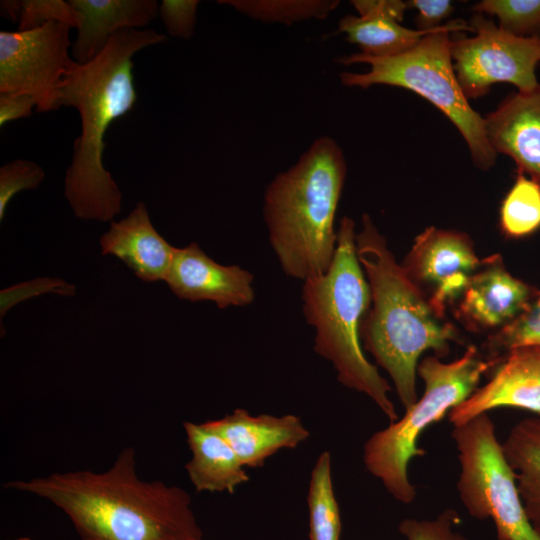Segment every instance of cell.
Wrapping results in <instances>:
<instances>
[{
  "instance_id": "cell-1",
  "label": "cell",
  "mask_w": 540,
  "mask_h": 540,
  "mask_svg": "<svg viewBox=\"0 0 540 540\" xmlns=\"http://www.w3.org/2000/svg\"><path fill=\"white\" fill-rule=\"evenodd\" d=\"M6 488L39 496L61 509L81 540H187L202 531L191 497L178 486L143 481L133 447L103 472H56L10 481Z\"/></svg>"
},
{
  "instance_id": "cell-2",
  "label": "cell",
  "mask_w": 540,
  "mask_h": 540,
  "mask_svg": "<svg viewBox=\"0 0 540 540\" xmlns=\"http://www.w3.org/2000/svg\"><path fill=\"white\" fill-rule=\"evenodd\" d=\"M166 41L152 29L120 30L95 58L77 64L63 81L59 107H75L81 119L64 182V196L80 219L112 222L121 211L122 193L103 166L104 135L137 101L133 56Z\"/></svg>"
},
{
  "instance_id": "cell-3",
  "label": "cell",
  "mask_w": 540,
  "mask_h": 540,
  "mask_svg": "<svg viewBox=\"0 0 540 540\" xmlns=\"http://www.w3.org/2000/svg\"><path fill=\"white\" fill-rule=\"evenodd\" d=\"M361 224L355 237L356 253L371 293L361 324V343L388 373L406 410L418 400L416 374L421 354L431 349L438 358L444 357L450 342H461V338L408 278L368 214L362 215Z\"/></svg>"
},
{
  "instance_id": "cell-4",
  "label": "cell",
  "mask_w": 540,
  "mask_h": 540,
  "mask_svg": "<svg viewBox=\"0 0 540 540\" xmlns=\"http://www.w3.org/2000/svg\"><path fill=\"white\" fill-rule=\"evenodd\" d=\"M347 175L340 145L315 139L263 195V219L270 246L288 277L305 281L325 273L337 247L335 217Z\"/></svg>"
},
{
  "instance_id": "cell-5",
  "label": "cell",
  "mask_w": 540,
  "mask_h": 540,
  "mask_svg": "<svg viewBox=\"0 0 540 540\" xmlns=\"http://www.w3.org/2000/svg\"><path fill=\"white\" fill-rule=\"evenodd\" d=\"M355 237L354 220L344 216L329 269L303 282L302 313L314 330V351L331 363L339 383L369 397L391 423L399 418L391 386L365 356L360 338L371 293Z\"/></svg>"
},
{
  "instance_id": "cell-6",
  "label": "cell",
  "mask_w": 540,
  "mask_h": 540,
  "mask_svg": "<svg viewBox=\"0 0 540 540\" xmlns=\"http://www.w3.org/2000/svg\"><path fill=\"white\" fill-rule=\"evenodd\" d=\"M472 32L462 19L451 20L423 37L409 51L391 57H371L360 52L341 57L342 65L367 64L363 73L339 74L347 87L395 86L410 90L433 104L458 129L465 140L473 164L487 171L497 159L485 130V121L468 102L454 71L451 56L452 34Z\"/></svg>"
},
{
  "instance_id": "cell-7",
  "label": "cell",
  "mask_w": 540,
  "mask_h": 540,
  "mask_svg": "<svg viewBox=\"0 0 540 540\" xmlns=\"http://www.w3.org/2000/svg\"><path fill=\"white\" fill-rule=\"evenodd\" d=\"M495 365L494 360L482 358L474 345L452 362L428 356L418 364L417 373L425 385L422 397L401 418L373 433L363 447L366 470L395 500L410 504L417 495L408 466L412 458L425 455L418 445L420 435L466 400Z\"/></svg>"
},
{
  "instance_id": "cell-8",
  "label": "cell",
  "mask_w": 540,
  "mask_h": 540,
  "mask_svg": "<svg viewBox=\"0 0 540 540\" xmlns=\"http://www.w3.org/2000/svg\"><path fill=\"white\" fill-rule=\"evenodd\" d=\"M451 435L460 464L457 490L467 512L478 520L491 519L497 540H540L488 413L454 426Z\"/></svg>"
},
{
  "instance_id": "cell-9",
  "label": "cell",
  "mask_w": 540,
  "mask_h": 540,
  "mask_svg": "<svg viewBox=\"0 0 540 540\" xmlns=\"http://www.w3.org/2000/svg\"><path fill=\"white\" fill-rule=\"evenodd\" d=\"M468 24L474 35L453 33L451 44L454 71L468 99L486 95L497 83L512 84L518 92L538 87L540 36H515L482 13H474Z\"/></svg>"
},
{
  "instance_id": "cell-10",
  "label": "cell",
  "mask_w": 540,
  "mask_h": 540,
  "mask_svg": "<svg viewBox=\"0 0 540 540\" xmlns=\"http://www.w3.org/2000/svg\"><path fill=\"white\" fill-rule=\"evenodd\" d=\"M71 27L49 22L26 31H0V93L32 96L38 112L59 107L60 89L78 63L69 55Z\"/></svg>"
},
{
  "instance_id": "cell-11",
  "label": "cell",
  "mask_w": 540,
  "mask_h": 540,
  "mask_svg": "<svg viewBox=\"0 0 540 540\" xmlns=\"http://www.w3.org/2000/svg\"><path fill=\"white\" fill-rule=\"evenodd\" d=\"M481 264L467 234L431 226L416 236L401 266L444 319L447 306L461 298Z\"/></svg>"
},
{
  "instance_id": "cell-12",
  "label": "cell",
  "mask_w": 540,
  "mask_h": 540,
  "mask_svg": "<svg viewBox=\"0 0 540 540\" xmlns=\"http://www.w3.org/2000/svg\"><path fill=\"white\" fill-rule=\"evenodd\" d=\"M179 299L210 301L220 309L254 302V275L239 265H222L192 242L177 248L165 279Z\"/></svg>"
},
{
  "instance_id": "cell-13",
  "label": "cell",
  "mask_w": 540,
  "mask_h": 540,
  "mask_svg": "<svg viewBox=\"0 0 540 540\" xmlns=\"http://www.w3.org/2000/svg\"><path fill=\"white\" fill-rule=\"evenodd\" d=\"M489 381L448 413L453 426L496 408L540 415V346H523L498 357Z\"/></svg>"
},
{
  "instance_id": "cell-14",
  "label": "cell",
  "mask_w": 540,
  "mask_h": 540,
  "mask_svg": "<svg viewBox=\"0 0 540 540\" xmlns=\"http://www.w3.org/2000/svg\"><path fill=\"white\" fill-rule=\"evenodd\" d=\"M537 291L508 272L501 255L494 254L472 276L458 316L470 330H499L524 311Z\"/></svg>"
},
{
  "instance_id": "cell-15",
  "label": "cell",
  "mask_w": 540,
  "mask_h": 540,
  "mask_svg": "<svg viewBox=\"0 0 540 540\" xmlns=\"http://www.w3.org/2000/svg\"><path fill=\"white\" fill-rule=\"evenodd\" d=\"M203 424L220 434L232 447L243 466L261 467L283 449H295L310 437L300 417L294 414L252 415L243 408Z\"/></svg>"
},
{
  "instance_id": "cell-16",
  "label": "cell",
  "mask_w": 540,
  "mask_h": 540,
  "mask_svg": "<svg viewBox=\"0 0 540 540\" xmlns=\"http://www.w3.org/2000/svg\"><path fill=\"white\" fill-rule=\"evenodd\" d=\"M484 121L497 155L510 157L518 172L540 183V84L533 91L507 95Z\"/></svg>"
},
{
  "instance_id": "cell-17",
  "label": "cell",
  "mask_w": 540,
  "mask_h": 540,
  "mask_svg": "<svg viewBox=\"0 0 540 540\" xmlns=\"http://www.w3.org/2000/svg\"><path fill=\"white\" fill-rule=\"evenodd\" d=\"M99 243L102 255L117 257L144 282L165 281L176 251L154 228L143 202L110 222Z\"/></svg>"
},
{
  "instance_id": "cell-18",
  "label": "cell",
  "mask_w": 540,
  "mask_h": 540,
  "mask_svg": "<svg viewBox=\"0 0 540 540\" xmlns=\"http://www.w3.org/2000/svg\"><path fill=\"white\" fill-rule=\"evenodd\" d=\"M80 16L72 55L78 64L95 58L118 31L141 28L154 20L159 12L155 0H70Z\"/></svg>"
},
{
  "instance_id": "cell-19",
  "label": "cell",
  "mask_w": 540,
  "mask_h": 540,
  "mask_svg": "<svg viewBox=\"0 0 540 540\" xmlns=\"http://www.w3.org/2000/svg\"><path fill=\"white\" fill-rule=\"evenodd\" d=\"M183 427L192 453L185 469L197 492L233 494L250 480L237 454L220 434L203 423L186 421Z\"/></svg>"
},
{
  "instance_id": "cell-20",
  "label": "cell",
  "mask_w": 540,
  "mask_h": 540,
  "mask_svg": "<svg viewBox=\"0 0 540 540\" xmlns=\"http://www.w3.org/2000/svg\"><path fill=\"white\" fill-rule=\"evenodd\" d=\"M501 445L526 515L540 534V415L518 421Z\"/></svg>"
},
{
  "instance_id": "cell-21",
  "label": "cell",
  "mask_w": 540,
  "mask_h": 540,
  "mask_svg": "<svg viewBox=\"0 0 540 540\" xmlns=\"http://www.w3.org/2000/svg\"><path fill=\"white\" fill-rule=\"evenodd\" d=\"M437 29L419 31L406 28L397 20L381 15L348 14L338 23V31L345 34L349 43L358 46L360 53L379 58L405 53Z\"/></svg>"
},
{
  "instance_id": "cell-22",
  "label": "cell",
  "mask_w": 540,
  "mask_h": 540,
  "mask_svg": "<svg viewBox=\"0 0 540 540\" xmlns=\"http://www.w3.org/2000/svg\"><path fill=\"white\" fill-rule=\"evenodd\" d=\"M331 462L330 453L323 451L311 470L307 493L310 540H340L342 524Z\"/></svg>"
},
{
  "instance_id": "cell-23",
  "label": "cell",
  "mask_w": 540,
  "mask_h": 540,
  "mask_svg": "<svg viewBox=\"0 0 540 540\" xmlns=\"http://www.w3.org/2000/svg\"><path fill=\"white\" fill-rule=\"evenodd\" d=\"M250 19L263 23L291 25L297 22L326 19L340 4L339 0H221Z\"/></svg>"
},
{
  "instance_id": "cell-24",
  "label": "cell",
  "mask_w": 540,
  "mask_h": 540,
  "mask_svg": "<svg viewBox=\"0 0 540 540\" xmlns=\"http://www.w3.org/2000/svg\"><path fill=\"white\" fill-rule=\"evenodd\" d=\"M500 227L511 238L528 236L540 228V183L517 171L500 207Z\"/></svg>"
},
{
  "instance_id": "cell-25",
  "label": "cell",
  "mask_w": 540,
  "mask_h": 540,
  "mask_svg": "<svg viewBox=\"0 0 540 540\" xmlns=\"http://www.w3.org/2000/svg\"><path fill=\"white\" fill-rule=\"evenodd\" d=\"M523 346H540V291H537L522 313L494 332L485 344L488 359L491 360Z\"/></svg>"
},
{
  "instance_id": "cell-26",
  "label": "cell",
  "mask_w": 540,
  "mask_h": 540,
  "mask_svg": "<svg viewBox=\"0 0 540 540\" xmlns=\"http://www.w3.org/2000/svg\"><path fill=\"white\" fill-rule=\"evenodd\" d=\"M472 10L496 16L498 26L515 36H540V0H482Z\"/></svg>"
},
{
  "instance_id": "cell-27",
  "label": "cell",
  "mask_w": 540,
  "mask_h": 540,
  "mask_svg": "<svg viewBox=\"0 0 540 540\" xmlns=\"http://www.w3.org/2000/svg\"><path fill=\"white\" fill-rule=\"evenodd\" d=\"M44 178V170L33 161L16 159L4 164L0 168V220L18 192L36 189Z\"/></svg>"
},
{
  "instance_id": "cell-28",
  "label": "cell",
  "mask_w": 540,
  "mask_h": 540,
  "mask_svg": "<svg viewBox=\"0 0 540 540\" xmlns=\"http://www.w3.org/2000/svg\"><path fill=\"white\" fill-rule=\"evenodd\" d=\"M459 523V514L446 509L433 519H403L398 531L406 540H469L456 530Z\"/></svg>"
},
{
  "instance_id": "cell-29",
  "label": "cell",
  "mask_w": 540,
  "mask_h": 540,
  "mask_svg": "<svg viewBox=\"0 0 540 540\" xmlns=\"http://www.w3.org/2000/svg\"><path fill=\"white\" fill-rule=\"evenodd\" d=\"M49 22H61L78 28L80 16L68 1L26 0L21 1L19 31L38 28Z\"/></svg>"
},
{
  "instance_id": "cell-30",
  "label": "cell",
  "mask_w": 540,
  "mask_h": 540,
  "mask_svg": "<svg viewBox=\"0 0 540 540\" xmlns=\"http://www.w3.org/2000/svg\"><path fill=\"white\" fill-rule=\"evenodd\" d=\"M197 0H163L159 15L168 34L179 39H190L197 22Z\"/></svg>"
},
{
  "instance_id": "cell-31",
  "label": "cell",
  "mask_w": 540,
  "mask_h": 540,
  "mask_svg": "<svg viewBox=\"0 0 540 540\" xmlns=\"http://www.w3.org/2000/svg\"><path fill=\"white\" fill-rule=\"evenodd\" d=\"M75 286L56 278H37L29 282L17 284L1 291V319L9 308L27 298L43 293L74 295Z\"/></svg>"
},
{
  "instance_id": "cell-32",
  "label": "cell",
  "mask_w": 540,
  "mask_h": 540,
  "mask_svg": "<svg viewBox=\"0 0 540 540\" xmlns=\"http://www.w3.org/2000/svg\"><path fill=\"white\" fill-rule=\"evenodd\" d=\"M409 8L417 11L415 25L419 31H432L440 26L454 11L450 0H411L407 1Z\"/></svg>"
},
{
  "instance_id": "cell-33",
  "label": "cell",
  "mask_w": 540,
  "mask_h": 540,
  "mask_svg": "<svg viewBox=\"0 0 540 540\" xmlns=\"http://www.w3.org/2000/svg\"><path fill=\"white\" fill-rule=\"evenodd\" d=\"M35 106V99L28 94L1 92L0 127L13 120L30 117Z\"/></svg>"
},
{
  "instance_id": "cell-34",
  "label": "cell",
  "mask_w": 540,
  "mask_h": 540,
  "mask_svg": "<svg viewBox=\"0 0 540 540\" xmlns=\"http://www.w3.org/2000/svg\"><path fill=\"white\" fill-rule=\"evenodd\" d=\"M350 3L358 12V16L381 15L400 23L409 8L407 1L401 0H352Z\"/></svg>"
},
{
  "instance_id": "cell-35",
  "label": "cell",
  "mask_w": 540,
  "mask_h": 540,
  "mask_svg": "<svg viewBox=\"0 0 540 540\" xmlns=\"http://www.w3.org/2000/svg\"><path fill=\"white\" fill-rule=\"evenodd\" d=\"M2 12L11 19V21L19 20L21 11V1H1Z\"/></svg>"
},
{
  "instance_id": "cell-36",
  "label": "cell",
  "mask_w": 540,
  "mask_h": 540,
  "mask_svg": "<svg viewBox=\"0 0 540 540\" xmlns=\"http://www.w3.org/2000/svg\"><path fill=\"white\" fill-rule=\"evenodd\" d=\"M8 540H31L29 537H18L14 539H8Z\"/></svg>"
},
{
  "instance_id": "cell-37",
  "label": "cell",
  "mask_w": 540,
  "mask_h": 540,
  "mask_svg": "<svg viewBox=\"0 0 540 540\" xmlns=\"http://www.w3.org/2000/svg\"><path fill=\"white\" fill-rule=\"evenodd\" d=\"M187 540H204L203 537H200V538H191V539H187Z\"/></svg>"
}]
</instances>
